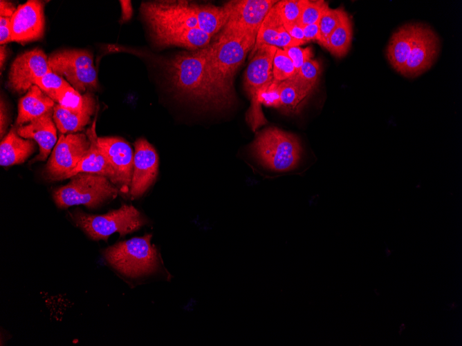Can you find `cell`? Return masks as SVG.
I'll use <instances>...</instances> for the list:
<instances>
[{
    "mask_svg": "<svg viewBox=\"0 0 462 346\" xmlns=\"http://www.w3.org/2000/svg\"><path fill=\"white\" fill-rule=\"evenodd\" d=\"M167 79L177 93L200 104L221 108L230 104L215 86L207 63V46L179 52L164 62Z\"/></svg>",
    "mask_w": 462,
    "mask_h": 346,
    "instance_id": "cell-1",
    "label": "cell"
},
{
    "mask_svg": "<svg viewBox=\"0 0 462 346\" xmlns=\"http://www.w3.org/2000/svg\"><path fill=\"white\" fill-rule=\"evenodd\" d=\"M152 235L147 233L118 242L104 249L105 264L120 278L131 285L156 278L169 279L160 254L151 244Z\"/></svg>",
    "mask_w": 462,
    "mask_h": 346,
    "instance_id": "cell-2",
    "label": "cell"
},
{
    "mask_svg": "<svg viewBox=\"0 0 462 346\" xmlns=\"http://www.w3.org/2000/svg\"><path fill=\"white\" fill-rule=\"evenodd\" d=\"M256 35H224L207 46V63L212 79L219 91L231 104L234 99L233 79L248 52L252 50Z\"/></svg>",
    "mask_w": 462,
    "mask_h": 346,
    "instance_id": "cell-3",
    "label": "cell"
},
{
    "mask_svg": "<svg viewBox=\"0 0 462 346\" xmlns=\"http://www.w3.org/2000/svg\"><path fill=\"white\" fill-rule=\"evenodd\" d=\"M252 149L259 162L275 172H288L299 163L302 146L293 134L275 127L261 131L252 144Z\"/></svg>",
    "mask_w": 462,
    "mask_h": 346,
    "instance_id": "cell-4",
    "label": "cell"
},
{
    "mask_svg": "<svg viewBox=\"0 0 462 346\" xmlns=\"http://www.w3.org/2000/svg\"><path fill=\"white\" fill-rule=\"evenodd\" d=\"M71 179L66 185L53 192L55 203L59 209L80 204L95 209L116 198L119 192L116 186L102 175L80 173Z\"/></svg>",
    "mask_w": 462,
    "mask_h": 346,
    "instance_id": "cell-5",
    "label": "cell"
},
{
    "mask_svg": "<svg viewBox=\"0 0 462 346\" xmlns=\"http://www.w3.org/2000/svg\"><path fill=\"white\" fill-rule=\"evenodd\" d=\"M72 217L76 224L93 240L106 241L115 233L124 236L140 229L147 222L131 204H123L102 215H91L77 210Z\"/></svg>",
    "mask_w": 462,
    "mask_h": 346,
    "instance_id": "cell-6",
    "label": "cell"
},
{
    "mask_svg": "<svg viewBox=\"0 0 462 346\" xmlns=\"http://www.w3.org/2000/svg\"><path fill=\"white\" fill-rule=\"evenodd\" d=\"M53 72L64 77L80 93L98 86V78L92 55L84 50H64L48 57Z\"/></svg>",
    "mask_w": 462,
    "mask_h": 346,
    "instance_id": "cell-7",
    "label": "cell"
},
{
    "mask_svg": "<svg viewBox=\"0 0 462 346\" xmlns=\"http://www.w3.org/2000/svg\"><path fill=\"white\" fill-rule=\"evenodd\" d=\"M90 146L84 133L61 134L46 166V173L52 180L67 179Z\"/></svg>",
    "mask_w": 462,
    "mask_h": 346,
    "instance_id": "cell-8",
    "label": "cell"
},
{
    "mask_svg": "<svg viewBox=\"0 0 462 346\" xmlns=\"http://www.w3.org/2000/svg\"><path fill=\"white\" fill-rule=\"evenodd\" d=\"M140 11L149 27L198 28L194 3L186 1L144 2L141 4Z\"/></svg>",
    "mask_w": 462,
    "mask_h": 346,
    "instance_id": "cell-9",
    "label": "cell"
},
{
    "mask_svg": "<svg viewBox=\"0 0 462 346\" xmlns=\"http://www.w3.org/2000/svg\"><path fill=\"white\" fill-rule=\"evenodd\" d=\"M278 1L237 0L227 3L230 15L221 34L257 35L270 9Z\"/></svg>",
    "mask_w": 462,
    "mask_h": 346,
    "instance_id": "cell-10",
    "label": "cell"
},
{
    "mask_svg": "<svg viewBox=\"0 0 462 346\" xmlns=\"http://www.w3.org/2000/svg\"><path fill=\"white\" fill-rule=\"evenodd\" d=\"M50 70L48 58L41 49L36 48L26 51L12 62L7 86L13 92L24 93L35 85L37 79Z\"/></svg>",
    "mask_w": 462,
    "mask_h": 346,
    "instance_id": "cell-11",
    "label": "cell"
},
{
    "mask_svg": "<svg viewBox=\"0 0 462 346\" xmlns=\"http://www.w3.org/2000/svg\"><path fill=\"white\" fill-rule=\"evenodd\" d=\"M98 144L112 167L115 185L124 194L130 193L133 153L131 146L119 137H98Z\"/></svg>",
    "mask_w": 462,
    "mask_h": 346,
    "instance_id": "cell-12",
    "label": "cell"
},
{
    "mask_svg": "<svg viewBox=\"0 0 462 346\" xmlns=\"http://www.w3.org/2000/svg\"><path fill=\"white\" fill-rule=\"evenodd\" d=\"M133 173L130 195L133 198L141 197L155 181L158 171V155L145 138H139L134 143Z\"/></svg>",
    "mask_w": 462,
    "mask_h": 346,
    "instance_id": "cell-13",
    "label": "cell"
},
{
    "mask_svg": "<svg viewBox=\"0 0 462 346\" xmlns=\"http://www.w3.org/2000/svg\"><path fill=\"white\" fill-rule=\"evenodd\" d=\"M44 30V2L29 0L19 5L10 21L12 41L20 43L39 40Z\"/></svg>",
    "mask_w": 462,
    "mask_h": 346,
    "instance_id": "cell-14",
    "label": "cell"
},
{
    "mask_svg": "<svg viewBox=\"0 0 462 346\" xmlns=\"http://www.w3.org/2000/svg\"><path fill=\"white\" fill-rule=\"evenodd\" d=\"M439 50V39L429 28L418 24L416 37L402 73L406 77H416L434 62Z\"/></svg>",
    "mask_w": 462,
    "mask_h": 346,
    "instance_id": "cell-15",
    "label": "cell"
},
{
    "mask_svg": "<svg viewBox=\"0 0 462 346\" xmlns=\"http://www.w3.org/2000/svg\"><path fill=\"white\" fill-rule=\"evenodd\" d=\"M276 50L275 46L264 45L252 50L243 80L245 90L250 99L261 87L274 79L272 61Z\"/></svg>",
    "mask_w": 462,
    "mask_h": 346,
    "instance_id": "cell-16",
    "label": "cell"
},
{
    "mask_svg": "<svg viewBox=\"0 0 462 346\" xmlns=\"http://www.w3.org/2000/svg\"><path fill=\"white\" fill-rule=\"evenodd\" d=\"M149 28L154 42L159 47L176 46L196 50L208 46L212 37L199 28L172 26Z\"/></svg>",
    "mask_w": 462,
    "mask_h": 346,
    "instance_id": "cell-17",
    "label": "cell"
},
{
    "mask_svg": "<svg viewBox=\"0 0 462 346\" xmlns=\"http://www.w3.org/2000/svg\"><path fill=\"white\" fill-rule=\"evenodd\" d=\"M53 110L17 128L19 136L35 140L38 144L39 153L35 160L44 161L57 141V132L53 121Z\"/></svg>",
    "mask_w": 462,
    "mask_h": 346,
    "instance_id": "cell-18",
    "label": "cell"
},
{
    "mask_svg": "<svg viewBox=\"0 0 462 346\" xmlns=\"http://www.w3.org/2000/svg\"><path fill=\"white\" fill-rule=\"evenodd\" d=\"M95 124L94 121L86 131V135L90 140V146L86 153L67 178L80 173H88L104 176L115 185V173L98 144Z\"/></svg>",
    "mask_w": 462,
    "mask_h": 346,
    "instance_id": "cell-19",
    "label": "cell"
},
{
    "mask_svg": "<svg viewBox=\"0 0 462 346\" xmlns=\"http://www.w3.org/2000/svg\"><path fill=\"white\" fill-rule=\"evenodd\" d=\"M264 45L279 48L301 46L286 32L275 6L270 9L263 21L252 50Z\"/></svg>",
    "mask_w": 462,
    "mask_h": 346,
    "instance_id": "cell-20",
    "label": "cell"
},
{
    "mask_svg": "<svg viewBox=\"0 0 462 346\" xmlns=\"http://www.w3.org/2000/svg\"><path fill=\"white\" fill-rule=\"evenodd\" d=\"M419 23L406 24L393 33L387 57L393 68L402 74L412 48Z\"/></svg>",
    "mask_w": 462,
    "mask_h": 346,
    "instance_id": "cell-21",
    "label": "cell"
},
{
    "mask_svg": "<svg viewBox=\"0 0 462 346\" xmlns=\"http://www.w3.org/2000/svg\"><path fill=\"white\" fill-rule=\"evenodd\" d=\"M315 87L304 82L296 75L281 81L280 110L286 114H297L314 90Z\"/></svg>",
    "mask_w": 462,
    "mask_h": 346,
    "instance_id": "cell-22",
    "label": "cell"
},
{
    "mask_svg": "<svg viewBox=\"0 0 462 346\" xmlns=\"http://www.w3.org/2000/svg\"><path fill=\"white\" fill-rule=\"evenodd\" d=\"M55 102L37 85L32 86L19 102L16 124L20 126L53 110Z\"/></svg>",
    "mask_w": 462,
    "mask_h": 346,
    "instance_id": "cell-23",
    "label": "cell"
},
{
    "mask_svg": "<svg viewBox=\"0 0 462 346\" xmlns=\"http://www.w3.org/2000/svg\"><path fill=\"white\" fill-rule=\"evenodd\" d=\"M35 144L31 139L19 135L12 128L1 142L0 164L3 166L23 163L35 151Z\"/></svg>",
    "mask_w": 462,
    "mask_h": 346,
    "instance_id": "cell-24",
    "label": "cell"
},
{
    "mask_svg": "<svg viewBox=\"0 0 462 346\" xmlns=\"http://www.w3.org/2000/svg\"><path fill=\"white\" fill-rule=\"evenodd\" d=\"M194 9L198 28L212 37L223 28L230 15L227 3L223 6L194 3Z\"/></svg>",
    "mask_w": 462,
    "mask_h": 346,
    "instance_id": "cell-25",
    "label": "cell"
},
{
    "mask_svg": "<svg viewBox=\"0 0 462 346\" xmlns=\"http://www.w3.org/2000/svg\"><path fill=\"white\" fill-rule=\"evenodd\" d=\"M352 39L351 18L342 8L340 22L331 35L326 49L336 57H343L351 48Z\"/></svg>",
    "mask_w": 462,
    "mask_h": 346,
    "instance_id": "cell-26",
    "label": "cell"
},
{
    "mask_svg": "<svg viewBox=\"0 0 462 346\" xmlns=\"http://www.w3.org/2000/svg\"><path fill=\"white\" fill-rule=\"evenodd\" d=\"M94 111H73L66 109L59 104L53 108V117L61 134L77 132L90 122Z\"/></svg>",
    "mask_w": 462,
    "mask_h": 346,
    "instance_id": "cell-27",
    "label": "cell"
},
{
    "mask_svg": "<svg viewBox=\"0 0 462 346\" xmlns=\"http://www.w3.org/2000/svg\"><path fill=\"white\" fill-rule=\"evenodd\" d=\"M55 102L62 107L73 111H95V99L89 92L82 95L72 86L59 93Z\"/></svg>",
    "mask_w": 462,
    "mask_h": 346,
    "instance_id": "cell-28",
    "label": "cell"
},
{
    "mask_svg": "<svg viewBox=\"0 0 462 346\" xmlns=\"http://www.w3.org/2000/svg\"><path fill=\"white\" fill-rule=\"evenodd\" d=\"M342 8V7L336 9L326 8L319 20L320 40L318 43L324 48L327 46L331 35L340 22Z\"/></svg>",
    "mask_w": 462,
    "mask_h": 346,
    "instance_id": "cell-29",
    "label": "cell"
},
{
    "mask_svg": "<svg viewBox=\"0 0 462 346\" xmlns=\"http://www.w3.org/2000/svg\"><path fill=\"white\" fill-rule=\"evenodd\" d=\"M35 85H37L54 102L59 93L71 86L62 77L53 72L52 70L37 79Z\"/></svg>",
    "mask_w": 462,
    "mask_h": 346,
    "instance_id": "cell-30",
    "label": "cell"
},
{
    "mask_svg": "<svg viewBox=\"0 0 462 346\" xmlns=\"http://www.w3.org/2000/svg\"><path fill=\"white\" fill-rule=\"evenodd\" d=\"M295 66L285 51L277 48L272 61V74L275 79L283 81L296 74Z\"/></svg>",
    "mask_w": 462,
    "mask_h": 346,
    "instance_id": "cell-31",
    "label": "cell"
},
{
    "mask_svg": "<svg viewBox=\"0 0 462 346\" xmlns=\"http://www.w3.org/2000/svg\"><path fill=\"white\" fill-rule=\"evenodd\" d=\"M305 0H282L275 5L284 24L299 23Z\"/></svg>",
    "mask_w": 462,
    "mask_h": 346,
    "instance_id": "cell-32",
    "label": "cell"
},
{
    "mask_svg": "<svg viewBox=\"0 0 462 346\" xmlns=\"http://www.w3.org/2000/svg\"><path fill=\"white\" fill-rule=\"evenodd\" d=\"M328 7V3L322 0H305L299 19L300 25L304 26L319 22L323 12Z\"/></svg>",
    "mask_w": 462,
    "mask_h": 346,
    "instance_id": "cell-33",
    "label": "cell"
},
{
    "mask_svg": "<svg viewBox=\"0 0 462 346\" xmlns=\"http://www.w3.org/2000/svg\"><path fill=\"white\" fill-rule=\"evenodd\" d=\"M321 71L322 67L319 60L311 58L302 64L295 75L304 82L315 87Z\"/></svg>",
    "mask_w": 462,
    "mask_h": 346,
    "instance_id": "cell-34",
    "label": "cell"
},
{
    "mask_svg": "<svg viewBox=\"0 0 462 346\" xmlns=\"http://www.w3.org/2000/svg\"><path fill=\"white\" fill-rule=\"evenodd\" d=\"M283 49L292 61L296 72L302 64L313 57V50L310 47L301 48L300 46H289Z\"/></svg>",
    "mask_w": 462,
    "mask_h": 346,
    "instance_id": "cell-35",
    "label": "cell"
},
{
    "mask_svg": "<svg viewBox=\"0 0 462 346\" xmlns=\"http://www.w3.org/2000/svg\"><path fill=\"white\" fill-rule=\"evenodd\" d=\"M12 17H0V43L3 45L12 41L10 32V21Z\"/></svg>",
    "mask_w": 462,
    "mask_h": 346,
    "instance_id": "cell-36",
    "label": "cell"
},
{
    "mask_svg": "<svg viewBox=\"0 0 462 346\" xmlns=\"http://www.w3.org/2000/svg\"><path fill=\"white\" fill-rule=\"evenodd\" d=\"M284 28L288 35L301 45L306 44L303 28L299 23L284 24Z\"/></svg>",
    "mask_w": 462,
    "mask_h": 346,
    "instance_id": "cell-37",
    "label": "cell"
},
{
    "mask_svg": "<svg viewBox=\"0 0 462 346\" xmlns=\"http://www.w3.org/2000/svg\"><path fill=\"white\" fill-rule=\"evenodd\" d=\"M304 41L306 43L311 41H319L320 40V28L318 22L308 24L302 26Z\"/></svg>",
    "mask_w": 462,
    "mask_h": 346,
    "instance_id": "cell-38",
    "label": "cell"
},
{
    "mask_svg": "<svg viewBox=\"0 0 462 346\" xmlns=\"http://www.w3.org/2000/svg\"><path fill=\"white\" fill-rule=\"evenodd\" d=\"M16 10L17 8L12 3L2 0L0 1L1 17H12Z\"/></svg>",
    "mask_w": 462,
    "mask_h": 346,
    "instance_id": "cell-39",
    "label": "cell"
},
{
    "mask_svg": "<svg viewBox=\"0 0 462 346\" xmlns=\"http://www.w3.org/2000/svg\"><path fill=\"white\" fill-rule=\"evenodd\" d=\"M122 9V20H129L132 15V6L130 1H120Z\"/></svg>",
    "mask_w": 462,
    "mask_h": 346,
    "instance_id": "cell-40",
    "label": "cell"
},
{
    "mask_svg": "<svg viewBox=\"0 0 462 346\" xmlns=\"http://www.w3.org/2000/svg\"><path fill=\"white\" fill-rule=\"evenodd\" d=\"M6 108L5 106L4 102L1 100V137L3 135V134L6 132V126H7V120L8 117L6 115Z\"/></svg>",
    "mask_w": 462,
    "mask_h": 346,
    "instance_id": "cell-41",
    "label": "cell"
},
{
    "mask_svg": "<svg viewBox=\"0 0 462 346\" xmlns=\"http://www.w3.org/2000/svg\"><path fill=\"white\" fill-rule=\"evenodd\" d=\"M8 55V49L7 47L3 45H1L0 47V64H1V70L3 68V65L5 63V61L7 58Z\"/></svg>",
    "mask_w": 462,
    "mask_h": 346,
    "instance_id": "cell-42",
    "label": "cell"
}]
</instances>
